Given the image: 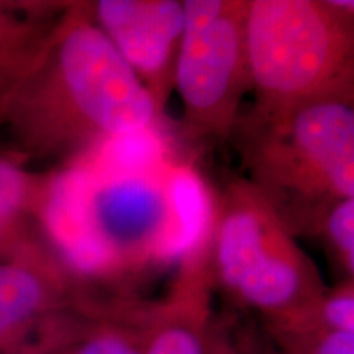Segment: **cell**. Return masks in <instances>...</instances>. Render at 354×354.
I'll list each match as a JSON object with an SVG mask.
<instances>
[{
    "mask_svg": "<svg viewBox=\"0 0 354 354\" xmlns=\"http://www.w3.org/2000/svg\"><path fill=\"white\" fill-rule=\"evenodd\" d=\"M161 113L95 25L91 3L81 2L68 3L2 127L26 162H77L115 140L148 131Z\"/></svg>",
    "mask_w": 354,
    "mask_h": 354,
    "instance_id": "6da1fadb",
    "label": "cell"
},
{
    "mask_svg": "<svg viewBox=\"0 0 354 354\" xmlns=\"http://www.w3.org/2000/svg\"><path fill=\"white\" fill-rule=\"evenodd\" d=\"M250 179L292 233L317 232L333 203L354 197L353 95L282 112L240 115L233 130Z\"/></svg>",
    "mask_w": 354,
    "mask_h": 354,
    "instance_id": "7a4b0ae2",
    "label": "cell"
},
{
    "mask_svg": "<svg viewBox=\"0 0 354 354\" xmlns=\"http://www.w3.org/2000/svg\"><path fill=\"white\" fill-rule=\"evenodd\" d=\"M354 2L250 0L246 56L254 112L353 95Z\"/></svg>",
    "mask_w": 354,
    "mask_h": 354,
    "instance_id": "3957f363",
    "label": "cell"
},
{
    "mask_svg": "<svg viewBox=\"0 0 354 354\" xmlns=\"http://www.w3.org/2000/svg\"><path fill=\"white\" fill-rule=\"evenodd\" d=\"M215 216L210 274L232 297L268 326L315 313L326 292L320 274L253 185L230 184Z\"/></svg>",
    "mask_w": 354,
    "mask_h": 354,
    "instance_id": "277c9868",
    "label": "cell"
},
{
    "mask_svg": "<svg viewBox=\"0 0 354 354\" xmlns=\"http://www.w3.org/2000/svg\"><path fill=\"white\" fill-rule=\"evenodd\" d=\"M184 32L174 86L183 102L185 138H225L240 118L251 88L246 56V8L241 0H185Z\"/></svg>",
    "mask_w": 354,
    "mask_h": 354,
    "instance_id": "5b68a950",
    "label": "cell"
},
{
    "mask_svg": "<svg viewBox=\"0 0 354 354\" xmlns=\"http://www.w3.org/2000/svg\"><path fill=\"white\" fill-rule=\"evenodd\" d=\"M92 297L43 241L0 259V354H33L57 323Z\"/></svg>",
    "mask_w": 354,
    "mask_h": 354,
    "instance_id": "8992f818",
    "label": "cell"
},
{
    "mask_svg": "<svg viewBox=\"0 0 354 354\" xmlns=\"http://www.w3.org/2000/svg\"><path fill=\"white\" fill-rule=\"evenodd\" d=\"M92 19L122 59L165 109L174 86L177 53L184 32V7L176 0H99Z\"/></svg>",
    "mask_w": 354,
    "mask_h": 354,
    "instance_id": "52a82bcc",
    "label": "cell"
},
{
    "mask_svg": "<svg viewBox=\"0 0 354 354\" xmlns=\"http://www.w3.org/2000/svg\"><path fill=\"white\" fill-rule=\"evenodd\" d=\"M212 281L207 258L197 251L165 300L138 305L141 354H210Z\"/></svg>",
    "mask_w": 354,
    "mask_h": 354,
    "instance_id": "ba28073f",
    "label": "cell"
},
{
    "mask_svg": "<svg viewBox=\"0 0 354 354\" xmlns=\"http://www.w3.org/2000/svg\"><path fill=\"white\" fill-rule=\"evenodd\" d=\"M138 305L92 297L68 313L35 354H141Z\"/></svg>",
    "mask_w": 354,
    "mask_h": 354,
    "instance_id": "9c48e42d",
    "label": "cell"
},
{
    "mask_svg": "<svg viewBox=\"0 0 354 354\" xmlns=\"http://www.w3.org/2000/svg\"><path fill=\"white\" fill-rule=\"evenodd\" d=\"M66 7L0 2V127L17 91L41 59Z\"/></svg>",
    "mask_w": 354,
    "mask_h": 354,
    "instance_id": "30bf717a",
    "label": "cell"
},
{
    "mask_svg": "<svg viewBox=\"0 0 354 354\" xmlns=\"http://www.w3.org/2000/svg\"><path fill=\"white\" fill-rule=\"evenodd\" d=\"M25 159L13 151L0 153V223L19 233H35L50 174L26 169Z\"/></svg>",
    "mask_w": 354,
    "mask_h": 354,
    "instance_id": "8fae6325",
    "label": "cell"
},
{
    "mask_svg": "<svg viewBox=\"0 0 354 354\" xmlns=\"http://www.w3.org/2000/svg\"><path fill=\"white\" fill-rule=\"evenodd\" d=\"M268 330L282 354H354V333L326 328L315 313Z\"/></svg>",
    "mask_w": 354,
    "mask_h": 354,
    "instance_id": "7c38bea8",
    "label": "cell"
},
{
    "mask_svg": "<svg viewBox=\"0 0 354 354\" xmlns=\"http://www.w3.org/2000/svg\"><path fill=\"white\" fill-rule=\"evenodd\" d=\"M331 246L336 263L354 277V197L343 198L330 207L318 228Z\"/></svg>",
    "mask_w": 354,
    "mask_h": 354,
    "instance_id": "4fadbf2b",
    "label": "cell"
},
{
    "mask_svg": "<svg viewBox=\"0 0 354 354\" xmlns=\"http://www.w3.org/2000/svg\"><path fill=\"white\" fill-rule=\"evenodd\" d=\"M315 318L326 328L354 333V284L346 279L336 289H326L315 308Z\"/></svg>",
    "mask_w": 354,
    "mask_h": 354,
    "instance_id": "5bb4252c",
    "label": "cell"
},
{
    "mask_svg": "<svg viewBox=\"0 0 354 354\" xmlns=\"http://www.w3.org/2000/svg\"><path fill=\"white\" fill-rule=\"evenodd\" d=\"M38 240L35 233H19L13 230L3 227L0 223V259L12 258V256L21 253L26 248L37 245Z\"/></svg>",
    "mask_w": 354,
    "mask_h": 354,
    "instance_id": "9a60e30c",
    "label": "cell"
},
{
    "mask_svg": "<svg viewBox=\"0 0 354 354\" xmlns=\"http://www.w3.org/2000/svg\"><path fill=\"white\" fill-rule=\"evenodd\" d=\"M210 354H253V353H245L241 349H238L234 344L230 343L227 333L216 330V320L214 323V331H212V346ZM258 354V353H256Z\"/></svg>",
    "mask_w": 354,
    "mask_h": 354,
    "instance_id": "2e32d148",
    "label": "cell"
}]
</instances>
